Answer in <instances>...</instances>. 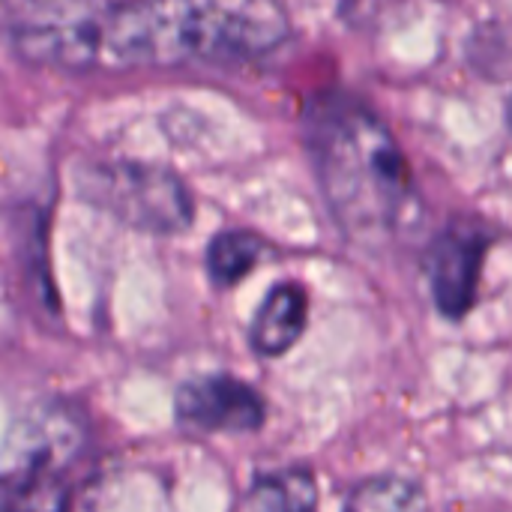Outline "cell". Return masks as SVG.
I'll return each mask as SVG.
<instances>
[{"label":"cell","mask_w":512,"mask_h":512,"mask_svg":"<svg viewBox=\"0 0 512 512\" xmlns=\"http://www.w3.org/2000/svg\"><path fill=\"white\" fill-rule=\"evenodd\" d=\"M306 141L333 219L354 243L384 246L414 228L420 195L408 159L372 108L324 93L306 111Z\"/></svg>","instance_id":"6da1fadb"},{"label":"cell","mask_w":512,"mask_h":512,"mask_svg":"<svg viewBox=\"0 0 512 512\" xmlns=\"http://www.w3.org/2000/svg\"><path fill=\"white\" fill-rule=\"evenodd\" d=\"M306 312H309V300L300 285H294V282L276 285L264 297L261 309L255 312V321L249 327V345L255 348V354H261V357L285 354L303 336Z\"/></svg>","instance_id":"52a82bcc"},{"label":"cell","mask_w":512,"mask_h":512,"mask_svg":"<svg viewBox=\"0 0 512 512\" xmlns=\"http://www.w3.org/2000/svg\"><path fill=\"white\" fill-rule=\"evenodd\" d=\"M3 512H69V486L57 468H6Z\"/></svg>","instance_id":"ba28073f"},{"label":"cell","mask_w":512,"mask_h":512,"mask_svg":"<svg viewBox=\"0 0 512 512\" xmlns=\"http://www.w3.org/2000/svg\"><path fill=\"white\" fill-rule=\"evenodd\" d=\"M345 512H429V501L411 480L372 477L351 492Z\"/></svg>","instance_id":"8fae6325"},{"label":"cell","mask_w":512,"mask_h":512,"mask_svg":"<svg viewBox=\"0 0 512 512\" xmlns=\"http://www.w3.org/2000/svg\"><path fill=\"white\" fill-rule=\"evenodd\" d=\"M261 396L228 375L198 378L180 387L177 393V417L180 423L201 432H255L264 423Z\"/></svg>","instance_id":"8992f818"},{"label":"cell","mask_w":512,"mask_h":512,"mask_svg":"<svg viewBox=\"0 0 512 512\" xmlns=\"http://www.w3.org/2000/svg\"><path fill=\"white\" fill-rule=\"evenodd\" d=\"M291 33L282 0H111L102 69L249 63L279 51Z\"/></svg>","instance_id":"7a4b0ae2"},{"label":"cell","mask_w":512,"mask_h":512,"mask_svg":"<svg viewBox=\"0 0 512 512\" xmlns=\"http://www.w3.org/2000/svg\"><path fill=\"white\" fill-rule=\"evenodd\" d=\"M489 249V237L471 225L447 228L426 255V273L432 297L447 318H465L477 300L480 270Z\"/></svg>","instance_id":"5b68a950"},{"label":"cell","mask_w":512,"mask_h":512,"mask_svg":"<svg viewBox=\"0 0 512 512\" xmlns=\"http://www.w3.org/2000/svg\"><path fill=\"white\" fill-rule=\"evenodd\" d=\"M111 0H3L9 48L30 66L102 69V30Z\"/></svg>","instance_id":"3957f363"},{"label":"cell","mask_w":512,"mask_h":512,"mask_svg":"<svg viewBox=\"0 0 512 512\" xmlns=\"http://www.w3.org/2000/svg\"><path fill=\"white\" fill-rule=\"evenodd\" d=\"M249 512H318V483L309 468H282L249 492Z\"/></svg>","instance_id":"9c48e42d"},{"label":"cell","mask_w":512,"mask_h":512,"mask_svg":"<svg viewBox=\"0 0 512 512\" xmlns=\"http://www.w3.org/2000/svg\"><path fill=\"white\" fill-rule=\"evenodd\" d=\"M507 123H510V129H512V99L507 102Z\"/></svg>","instance_id":"7c38bea8"},{"label":"cell","mask_w":512,"mask_h":512,"mask_svg":"<svg viewBox=\"0 0 512 512\" xmlns=\"http://www.w3.org/2000/svg\"><path fill=\"white\" fill-rule=\"evenodd\" d=\"M264 249V240L249 231H225L213 237L207 246V273L213 285L231 288L240 282L264 258Z\"/></svg>","instance_id":"30bf717a"},{"label":"cell","mask_w":512,"mask_h":512,"mask_svg":"<svg viewBox=\"0 0 512 512\" xmlns=\"http://www.w3.org/2000/svg\"><path fill=\"white\" fill-rule=\"evenodd\" d=\"M75 186L87 204L147 234H177L189 228L195 216V204L183 180L159 165L126 159L93 162L78 168Z\"/></svg>","instance_id":"277c9868"}]
</instances>
